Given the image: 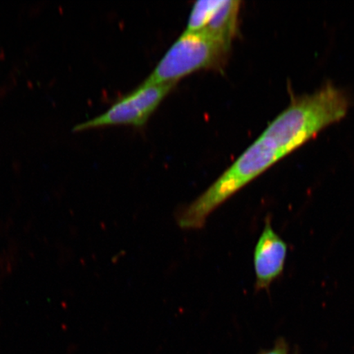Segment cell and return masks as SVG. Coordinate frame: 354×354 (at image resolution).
Returning a JSON list of instances; mask_svg holds the SVG:
<instances>
[{
  "instance_id": "obj_3",
  "label": "cell",
  "mask_w": 354,
  "mask_h": 354,
  "mask_svg": "<svg viewBox=\"0 0 354 354\" xmlns=\"http://www.w3.org/2000/svg\"><path fill=\"white\" fill-rule=\"evenodd\" d=\"M176 83H143L135 91L119 99L104 113L79 123L73 131L111 126L143 127L166 98Z\"/></svg>"
},
{
  "instance_id": "obj_7",
  "label": "cell",
  "mask_w": 354,
  "mask_h": 354,
  "mask_svg": "<svg viewBox=\"0 0 354 354\" xmlns=\"http://www.w3.org/2000/svg\"><path fill=\"white\" fill-rule=\"evenodd\" d=\"M260 354H287L286 344L283 340H280L272 349L268 351H263Z\"/></svg>"
},
{
  "instance_id": "obj_6",
  "label": "cell",
  "mask_w": 354,
  "mask_h": 354,
  "mask_svg": "<svg viewBox=\"0 0 354 354\" xmlns=\"http://www.w3.org/2000/svg\"><path fill=\"white\" fill-rule=\"evenodd\" d=\"M223 2L224 0H201L196 2L190 12L185 32H198L205 30Z\"/></svg>"
},
{
  "instance_id": "obj_5",
  "label": "cell",
  "mask_w": 354,
  "mask_h": 354,
  "mask_svg": "<svg viewBox=\"0 0 354 354\" xmlns=\"http://www.w3.org/2000/svg\"><path fill=\"white\" fill-rule=\"evenodd\" d=\"M241 4V2L238 0H224L203 32L232 46L233 39L237 33Z\"/></svg>"
},
{
  "instance_id": "obj_4",
  "label": "cell",
  "mask_w": 354,
  "mask_h": 354,
  "mask_svg": "<svg viewBox=\"0 0 354 354\" xmlns=\"http://www.w3.org/2000/svg\"><path fill=\"white\" fill-rule=\"evenodd\" d=\"M286 256V243L274 232L271 221L268 219L254 254L257 290L268 289L281 275Z\"/></svg>"
},
{
  "instance_id": "obj_2",
  "label": "cell",
  "mask_w": 354,
  "mask_h": 354,
  "mask_svg": "<svg viewBox=\"0 0 354 354\" xmlns=\"http://www.w3.org/2000/svg\"><path fill=\"white\" fill-rule=\"evenodd\" d=\"M231 46L205 32H184L163 55L147 79V84L176 83L203 69L218 68L227 59Z\"/></svg>"
},
{
  "instance_id": "obj_1",
  "label": "cell",
  "mask_w": 354,
  "mask_h": 354,
  "mask_svg": "<svg viewBox=\"0 0 354 354\" xmlns=\"http://www.w3.org/2000/svg\"><path fill=\"white\" fill-rule=\"evenodd\" d=\"M349 100L333 85L292 101L205 192L176 216L181 229L198 230L218 207L326 127L345 117Z\"/></svg>"
}]
</instances>
